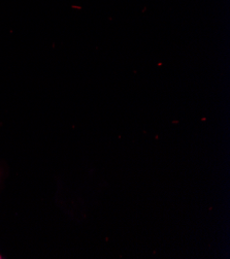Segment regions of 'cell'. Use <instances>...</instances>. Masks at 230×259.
Here are the masks:
<instances>
[{
    "mask_svg": "<svg viewBox=\"0 0 230 259\" xmlns=\"http://www.w3.org/2000/svg\"><path fill=\"white\" fill-rule=\"evenodd\" d=\"M2 258H3V257H2V255H0V259H2Z\"/></svg>",
    "mask_w": 230,
    "mask_h": 259,
    "instance_id": "1",
    "label": "cell"
}]
</instances>
